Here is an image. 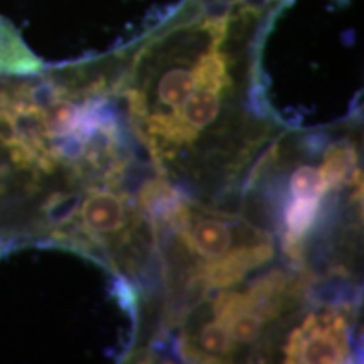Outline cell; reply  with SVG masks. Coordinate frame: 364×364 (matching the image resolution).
<instances>
[{
    "mask_svg": "<svg viewBox=\"0 0 364 364\" xmlns=\"http://www.w3.org/2000/svg\"><path fill=\"white\" fill-rule=\"evenodd\" d=\"M348 356L346 336L312 327H299L290 334L285 346L287 363L306 364H338Z\"/></svg>",
    "mask_w": 364,
    "mask_h": 364,
    "instance_id": "1",
    "label": "cell"
},
{
    "mask_svg": "<svg viewBox=\"0 0 364 364\" xmlns=\"http://www.w3.org/2000/svg\"><path fill=\"white\" fill-rule=\"evenodd\" d=\"M273 257V247L268 241H258L252 247H243L228 252L220 260L204 265L198 277L211 289L230 287L240 282L250 268L262 265Z\"/></svg>",
    "mask_w": 364,
    "mask_h": 364,
    "instance_id": "2",
    "label": "cell"
},
{
    "mask_svg": "<svg viewBox=\"0 0 364 364\" xmlns=\"http://www.w3.org/2000/svg\"><path fill=\"white\" fill-rule=\"evenodd\" d=\"M81 220L91 235L115 233L127 223V208L117 194L91 189L81 204Z\"/></svg>",
    "mask_w": 364,
    "mask_h": 364,
    "instance_id": "3",
    "label": "cell"
},
{
    "mask_svg": "<svg viewBox=\"0 0 364 364\" xmlns=\"http://www.w3.org/2000/svg\"><path fill=\"white\" fill-rule=\"evenodd\" d=\"M182 238L186 245L194 252H198L206 260H220L230 252L233 235L226 223L220 220H201L194 225L191 231L182 230Z\"/></svg>",
    "mask_w": 364,
    "mask_h": 364,
    "instance_id": "4",
    "label": "cell"
},
{
    "mask_svg": "<svg viewBox=\"0 0 364 364\" xmlns=\"http://www.w3.org/2000/svg\"><path fill=\"white\" fill-rule=\"evenodd\" d=\"M43 65L27 49L19 33L0 17V75H33Z\"/></svg>",
    "mask_w": 364,
    "mask_h": 364,
    "instance_id": "5",
    "label": "cell"
},
{
    "mask_svg": "<svg viewBox=\"0 0 364 364\" xmlns=\"http://www.w3.org/2000/svg\"><path fill=\"white\" fill-rule=\"evenodd\" d=\"M196 90L189 95L188 100L181 105V112H176V115L181 118L182 124L188 125L193 130H203L218 118L220 113V93L213 88Z\"/></svg>",
    "mask_w": 364,
    "mask_h": 364,
    "instance_id": "6",
    "label": "cell"
},
{
    "mask_svg": "<svg viewBox=\"0 0 364 364\" xmlns=\"http://www.w3.org/2000/svg\"><path fill=\"white\" fill-rule=\"evenodd\" d=\"M221 36H213V49L203 54L199 61L196 63L193 73L198 86L221 91L231 85L230 76H228L226 56L218 51V44L221 43Z\"/></svg>",
    "mask_w": 364,
    "mask_h": 364,
    "instance_id": "7",
    "label": "cell"
},
{
    "mask_svg": "<svg viewBox=\"0 0 364 364\" xmlns=\"http://www.w3.org/2000/svg\"><path fill=\"white\" fill-rule=\"evenodd\" d=\"M358 154L354 147L348 144H334L326 150L324 164H322L321 172L324 176L327 186L331 188H339L351 172L356 169Z\"/></svg>",
    "mask_w": 364,
    "mask_h": 364,
    "instance_id": "8",
    "label": "cell"
},
{
    "mask_svg": "<svg viewBox=\"0 0 364 364\" xmlns=\"http://www.w3.org/2000/svg\"><path fill=\"white\" fill-rule=\"evenodd\" d=\"M196 86L198 83L193 71L186 68H172L159 81V98L164 105H169L177 110L193 93Z\"/></svg>",
    "mask_w": 364,
    "mask_h": 364,
    "instance_id": "9",
    "label": "cell"
},
{
    "mask_svg": "<svg viewBox=\"0 0 364 364\" xmlns=\"http://www.w3.org/2000/svg\"><path fill=\"white\" fill-rule=\"evenodd\" d=\"M80 108L70 100L58 98L43 110V125L46 136H58L75 132L78 125Z\"/></svg>",
    "mask_w": 364,
    "mask_h": 364,
    "instance_id": "10",
    "label": "cell"
},
{
    "mask_svg": "<svg viewBox=\"0 0 364 364\" xmlns=\"http://www.w3.org/2000/svg\"><path fill=\"white\" fill-rule=\"evenodd\" d=\"M181 203L179 194L164 181H150L140 191V204L152 218H166Z\"/></svg>",
    "mask_w": 364,
    "mask_h": 364,
    "instance_id": "11",
    "label": "cell"
},
{
    "mask_svg": "<svg viewBox=\"0 0 364 364\" xmlns=\"http://www.w3.org/2000/svg\"><path fill=\"white\" fill-rule=\"evenodd\" d=\"M327 191H329V186L321 169H316V167L300 166L290 176V193L294 198L321 199Z\"/></svg>",
    "mask_w": 364,
    "mask_h": 364,
    "instance_id": "12",
    "label": "cell"
},
{
    "mask_svg": "<svg viewBox=\"0 0 364 364\" xmlns=\"http://www.w3.org/2000/svg\"><path fill=\"white\" fill-rule=\"evenodd\" d=\"M199 348H201V354L206 356H216L225 358L231 356L235 351L233 339H231L230 332H228L226 324L221 321L209 322L199 332Z\"/></svg>",
    "mask_w": 364,
    "mask_h": 364,
    "instance_id": "13",
    "label": "cell"
},
{
    "mask_svg": "<svg viewBox=\"0 0 364 364\" xmlns=\"http://www.w3.org/2000/svg\"><path fill=\"white\" fill-rule=\"evenodd\" d=\"M318 213V199L294 198L285 211L287 233L302 236L311 230Z\"/></svg>",
    "mask_w": 364,
    "mask_h": 364,
    "instance_id": "14",
    "label": "cell"
},
{
    "mask_svg": "<svg viewBox=\"0 0 364 364\" xmlns=\"http://www.w3.org/2000/svg\"><path fill=\"white\" fill-rule=\"evenodd\" d=\"M263 317L253 311H243L236 314L226 322L231 339L241 344H250L260 336Z\"/></svg>",
    "mask_w": 364,
    "mask_h": 364,
    "instance_id": "15",
    "label": "cell"
},
{
    "mask_svg": "<svg viewBox=\"0 0 364 364\" xmlns=\"http://www.w3.org/2000/svg\"><path fill=\"white\" fill-rule=\"evenodd\" d=\"M76 208H78V196L76 194H53L44 204L46 220L54 226L66 225L75 216Z\"/></svg>",
    "mask_w": 364,
    "mask_h": 364,
    "instance_id": "16",
    "label": "cell"
},
{
    "mask_svg": "<svg viewBox=\"0 0 364 364\" xmlns=\"http://www.w3.org/2000/svg\"><path fill=\"white\" fill-rule=\"evenodd\" d=\"M26 102L33 103L34 107L44 110L46 107H49L53 102H56L58 98H61V88L58 85L51 83V81H46V83H39L33 86V88L24 91Z\"/></svg>",
    "mask_w": 364,
    "mask_h": 364,
    "instance_id": "17",
    "label": "cell"
},
{
    "mask_svg": "<svg viewBox=\"0 0 364 364\" xmlns=\"http://www.w3.org/2000/svg\"><path fill=\"white\" fill-rule=\"evenodd\" d=\"M127 98H129L130 110L136 117H145V112H147V105H145V97L140 91L129 90L127 91Z\"/></svg>",
    "mask_w": 364,
    "mask_h": 364,
    "instance_id": "18",
    "label": "cell"
}]
</instances>
